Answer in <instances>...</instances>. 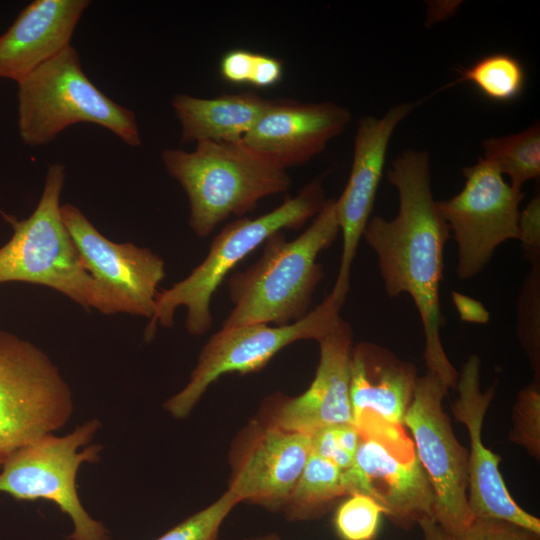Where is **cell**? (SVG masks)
Masks as SVG:
<instances>
[{
    "instance_id": "6da1fadb",
    "label": "cell",
    "mask_w": 540,
    "mask_h": 540,
    "mask_svg": "<svg viewBox=\"0 0 540 540\" xmlns=\"http://www.w3.org/2000/svg\"><path fill=\"white\" fill-rule=\"evenodd\" d=\"M387 179L398 192V213L391 220L370 219L363 237L377 256L387 295L411 296L423 327L427 371L449 390L456 387L459 372L441 341L440 284L444 246L451 233L432 194L428 154L404 151L394 160Z\"/></svg>"
},
{
    "instance_id": "7a4b0ae2",
    "label": "cell",
    "mask_w": 540,
    "mask_h": 540,
    "mask_svg": "<svg viewBox=\"0 0 540 540\" xmlns=\"http://www.w3.org/2000/svg\"><path fill=\"white\" fill-rule=\"evenodd\" d=\"M340 232L335 200H326L311 225L293 240L282 232L264 242L261 257L228 279L234 307L222 329L253 323L283 326L304 318L323 278L317 262Z\"/></svg>"
},
{
    "instance_id": "3957f363",
    "label": "cell",
    "mask_w": 540,
    "mask_h": 540,
    "mask_svg": "<svg viewBox=\"0 0 540 540\" xmlns=\"http://www.w3.org/2000/svg\"><path fill=\"white\" fill-rule=\"evenodd\" d=\"M161 159L189 201V226L200 238L232 215L242 216L268 196L286 192L287 170L238 142H198L192 151L165 148Z\"/></svg>"
},
{
    "instance_id": "277c9868",
    "label": "cell",
    "mask_w": 540,
    "mask_h": 540,
    "mask_svg": "<svg viewBox=\"0 0 540 540\" xmlns=\"http://www.w3.org/2000/svg\"><path fill=\"white\" fill-rule=\"evenodd\" d=\"M325 202L322 178L318 177L274 210L228 223L212 240L206 258L187 277L158 292L153 316L144 331L145 340L153 338L158 324L171 327L180 306L187 309V331L197 336L206 333L213 322L212 296L228 273L272 235L301 228L320 212Z\"/></svg>"
},
{
    "instance_id": "5b68a950",
    "label": "cell",
    "mask_w": 540,
    "mask_h": 540,
    "mask_svg": "<svg viewBox=\"0 0 540 540\" xmlns=\"http://www.w3.org/2000/svg\"><path fill=\"white\" fill-rule=\"evenodd\" d=\"M18 133L39 147L67 127L87 122L102 126L130 147L141 145L135 113L100 91L83 72L71 45L17 82Z\"/></svg>"
},
{
    "instance_id": "8992f818",
    "label": "cell",
    "mask_w": 540,
    "mask_h": 540,
    "mask_svg": "<svg viewBox=\"0 0 540 540\" xmlns=\"http://www.w3.org/2000/svg\"><path fill=\"white\" fill-rule=\"evenodd\" d=\"M64 181V166L50 164L32 214L23 220L10 219L13 235L0 247V284L20 281L47 286L86 310H97L96 284L61 215Z\"/></svg>"
},
{
    "instance_id": "52a82bcc",
    "label": "cell",
    "mask_w": 540,
    "mask_h": 540,
    "mask_svg": "<svg viewBox=\"0 0 540 540\" xmlns=\"http://www.w3.org/2000/svg\"><path fill=\"white\" fill-rule=\"evenodd\" d=\"M353 424L360 443L352 466L342 473L345 494L370 497L401 527L434 518V493L404 425L373 413L359 415Z\"/></svg>"
},
{
    "instance_id": "ba28073f",
    "label": "cell",
    "mask_w": 540,
    "mask_h": 540,
    "mask_svg": "<svg viewBox=\"0 0 540 540\" xmlns=\"http://www.w3.org/2000/svg\"><path fill=\"white\" fill-rule=\"evenodd\" d=\"M73 410L71 389L49 356L0 330V469L22 447L64 427Z\"/></svg>"
},
{
    "instance_id": "9c48e42d",
    "label": "cell",
    "mask_w": 540,
    "mask_h": 540,
    "mask_svg": "<svg viewBox=\"0 0 540 540\" xmlns=\"http://www.w3.org/2000/svg\"><path fill=\"white\" fill-rule=\"evenodd\" d=\"M101 422L90 419L72 432L42 436L16 451L0 469V492L16 500L45 499L69 516V540H110L109 530L93 519L77 492V474L83 463H97L103 450L91 444Z\"/></svg>"
},
{
    "instance_id": "30bf717a",
    "label": "cell",
    "mask_w": 540,
    "mask_h": 540,
    "mask_svg": "<svg viewBox=\"0 0 540 540\" xmlns=\"http://www.w3.org/2000/svg\"><path fill=\"white\" fill-rule=\"evenodd\" d=\"M344 302L330 292L304 318L288 325L253 323L221 328L203 346L188 383L165 402V410L183 419L222 375L259 371L286 346L299 340L317 341L339 320Z\"/></svg>"
},
{
    "instance_id": "8fae6325",
    "label": "cell",
    "mask_w": 540,
    "mask_h": 540,
    "mask_svg": "<svg viewBox=\"0 0 540 540\" xmlns=\"http://www.w3.org/2000/svg\"><path fill=\"white\" fill-rule=\"evenodd\" d=\"M448 390L433 373L418 376L403 425L434 493V520L454 538L474 520L468 504V451L443 410Z\"/></svg>"
},
{
    "instance_id": "7c38bea8",
    "label": "cell",
    "mask_w": 540,
    "mask_h": 540,
    "mask_svg": "<svg viewBox=\"0 0 540 540\" xmlns=\"http://www.w3.org/2000/svg\"><path fill=\"white\" fill-rule=\"evenodd\" d=\"M463 175L462 190L437 202V207L457 245V276L467 280L484 269L498 246L520 239L519 206L524 193L480 157L463 169Z\"/></svg>"
},
{
    "instance_id": "4fadbf2b",
    "label": "cell",
    "mask_w": 540,
    "mask_h": 540,
    "mask_svg": "<svg viewBox=\"0 0 540 540\" xmlns=\"http://www.w3.org/2000/svg\"><path fill=\"white\" fill-rule=\"evenodd\" d=\"M61 215L98 292L97 310L151 319L157 287L165 277L163 259L149 248L116 243L102 235L76 206L61 205Z\"/></svg>"
},
{
    "instance_id": "5bb4252c",
    "label": "cell",
    "mask_w": 540,
    "mask_h": 540,
    "mask_svg": "<svg viewBox=\"0 0 540 540\" xmlns=\"http://www.w3.org/2000/svg\"><path fill=\"white\" fill-rule=\"evenodd\" d=\"M311 454V435L255 421L241 432L231 452L227 490L241 502L284 507Z\"/></svg>"
},
{
    "instance_id": "9a60e30c",
    "label": "cell",
    "mask_w": 540,
    "mask_h": 540,
    "mask_svg": "<svg viewBox=\"0 0 540 540\" xmlns=\"http://www.w3.org/2000/svg\"><path fill=\"white\" fill-rule=\"evenodd\" d=\"M415 108L403 102L381 117L360 118L354 138L353 160L347 184L335 200L342 233V254L338 275L331 293L346 299L350 289L352 264L376 199L383 175L388 144L398 124Z\"/></svg>"
},
{
    "instance_id": "2e32d148",
    "label": "cell",
    "mask_w": 540,
    "mask_h": 540,
    "mask_svg": "<svg viewBox=\"0 0 540 540\" xmlns=\"http://www.w3.org/2000/svg\"><path fill=\"white\" fill-rule=\"evenodd\" d=\"M481 359L471 355L459 372L458 398L452 406L455 418L463 423L470 438L468 454V504L473 518L500 519L540 534V520L521 508L512 498L499 471L500 457L485 447L482 425L495 394L496 385L481 390Z\"/></svg>"
},
{
    "instance_id": "e0dca14e",
    "label": "cell",
    "mask_w": 540,
    "mask_h": 540,
    "mask_svg": "<svg viewBox=\"0 0 540 540\" xmlns=\"http://www.w3.org/2000/svg\"><path fill=\"white\" fill-rule=\"evenodd\" d=\"M319 344V363L309 388L296 397L269 401L265 421L280 428L312 434L337 424H353L350 401V362L353 332L341 317Z\"/></svg>"
},
{
    "instance_id": "ac0fdd59",
    "label": "cell",
    "mask_w": 540,
    "mask_h": 540,
    "mask_svg": "<svg viewBox=\"0 0 540 540\" xmlns=\"http://www.w3.org/2000/svg\"><path fill=\"white\" fill-rule=\"evenodd\" d=\"M351 119L346 107L333 102L273 99L241 142L287 170L320 154L346 130Z\"/></svg>"
},
{
    "instance_id": "d6986e66",
    "label": "cell",
    "mask_w": 540,
    "mask_h": 540,
    "mask_svg": "<svg viewBox=\"0 0 540 540\" xmlns=\"http://www.w3.org/2000/svg\"><path fill=\"white\" fill-rule=\"evenodd\" d=\"M89 0H35L0 35V78L20 81L70 45Z\"/></svg>"
},
{
    "instance_id": "ffe728a7",
    "label": "cell",
    "mask_w": 540,
    "mask_h": 540,
    "mask_svg": "<svg viewBox=\"0 0 540 540\" xmlns=\"http://www.w3.org/2000/svg\"><path fill=\"white\" fill-rule=\"evenodd\" d=\"M418 375L414 364L371 342L352 349L350 401L354 418L373 413L402 424L412 401Z\"/></svg>"
},
{
    "instance_id": "44dd1931",
    "label": "cell",
    "mask_w": 540,
    "mask_h": 540,
    "mask_svg": "<svg viewBox=\"0 0 540 540\" xmlns=\"http://www.w3.org/2000/svg\"><path fill=\"white\" fill-rule=\"evenodd\" d=\"M273 99L252 92L200 98L174 95L171 105L181 127L182 143L238 142L270 108Z\"/></svg>"
},
{
    "instance_id": "7402d4cb",
    "label": "cell",
    "mask_w": 540,
    "mask_h": 540,
    "mask_svg": "<svg viewBox=\"0 0 540 540\" xmlns=\"http://www.w3.org/2000/svg\"><path fill=\"white\" fill-rule=\"evenodd\" d=\"M343 471L330 461L311 452L284 507L292 520L320 515L345 494Z\"/></svg>"
},
{
    "instance_id": "603a6c76",
    "label": "cell",
    "mask_w": 540,
    "mask_h": 540,
    "mask_svg": "<svg viewBox=\"0 0 540 540\" xmlns=\"http://www.w3.org/2000/svg\"><path fill=\"white\" fill-rule=\"evenodd\" d=\"M483 159L507 175L510 185L522 190L523 185L540 175V126L530 127L504 137L489 138L482 142Z\"/></svg>"
},
{
    "instance_id": "cb8c5ba5",
    "label": "cell",
    "mask_w": 540,
    "mask_h": 540,
    "mask_svg": "<svg viewBox=\"0 0 540 540\" xmlns=\"http://www.w3.org/2000/svg\"><path fill=\"white\" fill-rule=\"evenodd\" d=\"M458 72L455 83L469 82L485 98L499 103L517 99L526 82L522 63L507 53L487 55Z\"/></svg>"
},
{
    "instance_id": "d4e9b609",
    "label": "cell",
    "mask_w": 540,
    "mask_h": 540,
    "mask_svg": "<svg viewBox=\"0 0 540 540\" xmlns=\"http://www.w3.org/2000/svg\"><path fill=\"white\" fill-rule=\"evenodd\" d=\"M381 507L370 497L352 494L342 502L334 516V527L342 540H373L378 532Z\"/></svg>"
},
{
    "instance_id": "484cf974",
    "label": "cell",
    "mask_w": 540,
    "mask_h": 540,
    "mask_svg": "<svg viewBox=\"0 0 540 540\" xmlns=\"http://www.w3.org/2000/svg\"><path fill=\"white\" fill-rule=\"evenodd\" d=\"M240 503L229 490L206 508L192 514L155 540H218L220 527Z\"/></svg>"
},
{
    "instance_id": "4316f807",
    "label": "cell",
    "mask_w": 540,
    "mask_h": 540,
    "mask_svg": "<svg viewBox=\"0 0 540 540\" xmlns=\"http://www.w3.org/2000/svg\"><path fill=\"white\" fill-rule=\"evenodd\" d=\"M540 270L539 261L532 263V269L522 288L518 308V335L527 352L533 369L539 374L540 349Z\"/></svg>"
},
{
    "instance_id": "83f0119b",
    "label": "cell",
    "mask_w": 540,
    "mask_h": 540,
    "mask_svg": "<svg viewBox=\"0 0 540 540\" xmlns=\"http://www.w3.org/2000/svg\"><path fill=\"white\" fill-rule=\"evenodd\" d=\"M510 440L524 447L531 455H540V387L539 380L523 388L513 407Z\"/></svg>"
},
{
    "instance_id": "f1b7e54d",
    "label": "cell",
    "mask_w": 540,
    "mask_h": 540,
    "mask_svg": "<svg viewBox=\"0 0 540 540\" xmlns=\"http://www.w3.org/2000/svg\"><path fill=\"white\" fill-rule=\"evenodd\" d=\"M311 435V452L330 461L342 471L353 464L360 435L354 424H337Z\"/></svg>"
},
{
    "instance_id": "f546056e",
    "label": "cell",
    "mask_w": 540,
    "mask_h": 540,
    "mask_svg": "<svg viewBox=\"0 0 540 540\" xmlns=\"http://www.w3.org/2000/svg\"><path fill=\"white\" fill-rule=\"evenodd\" d=\"M456 540H540V534L505 520L475 518Z\"/></svg>"
},
{
    "instance_id": "4dcf8cb0",
    "label": "cell",
    "mask_w": 540,
    "mask_h": 540,
    "mask_svg": "<svg viewBox=\"0 0 540 540\" xmlns=\"http://www.w3.org/2000/svg\"><path fill=\"white\" fill-rule=\"evenodd\" d=\"M256 54V52L246 49H234L226 52L219 64L221 77L231 84H249Z\"/></svg>"
},
{
    "instance_id": "1f68e13d",
    "label": "cell",
    "mask_w": 540,
    "mask_h": 540,
    "mask_svg": "<svg viewBox=\"0 0 540 540\" xmlns=\"http://www.w3.org/2000/svg\"><path fill=\"white\" fill-rule=\"evenodd\" d=\"M539 196L534 197L528 206L520 212V241L525 247L531 263L539 261L540 227H539Z\"/></svg>"
},
{
    "instance_id": "d6a6232c",
    "label": "cell",
    "mask_w": 540,
    "mask_h": 540,
    "mask_svg": "<svg viewBox=\"0 0 540 540\" xmlns=\"http://www.w3.org/2000/svg\"><path fill=\"white\" fill-rule=\"evenodd\" d=\"M283 73L284 66L280 59L257 53L249 85L256 88L275 86L282 80Z\"/></svg>"
},
{
    "instance_id": "836d02e7",
    "label": "cell",
    "mask_w": 540,
    "mask_h": 540,
    "mask_svg": "<svg viewBox=\"0 0 540 540\" xmlns=\"http://www.w3.org/2000/svg\"><path fill=\"white\" fill-rule=\"evenodd\" d=\"M453 302L463 321L484 324L489 320V313L483 304L476 299L453 292Z\"/></svg>"
},
{
    "instance_id": "e575fe53",
    "label": "cell",
    "mask_w": 540,
    "mask_h": 540,
    "mask_svg": "<svg viewBox=\"0 0 540 540\" xmlns=\"http://www.w3.org/2000/svg\"><path fill=\"white\" fill-rule=\"evenodd\" d=\"M418 524L423 533V540H456V538L445 531L434 518H423Z\"/></svg>"
},
{
    "instance_id": "d590c367",
    "label": "cell",
    "mask_w": 540,
    "mask_h": 540,
    "mask_svg": "<svg viewBox=\"0 0 540 540\" xmlns=\"http://www.w3.org/2000/svg\"><path fill=\"white\" fill-rule=\"evenodd\" d=\"M247 540H280V537L277 534H267L255 538H249Z\"/></svg>"
}]
</instances>
